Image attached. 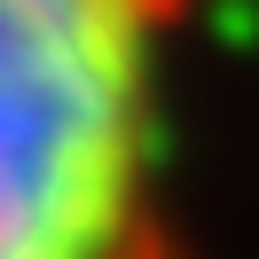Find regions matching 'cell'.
Listing matches in <instances>:
<instances>
[{
    "instance_id": "obj_1",
    "label": "cell",
    "mask_w": 259,
    "mask_h": 259,
    "mask_svg": "<svg viewBox=\"0 0 259 259\" xmlns=\"http://www.w3.org/2000/svg\"><path fill=\"white\" fill-rule=\"evenodd\" d=\"M181 32L189 0H0V259H181Z\"/></svg>"
}]
</instances>
